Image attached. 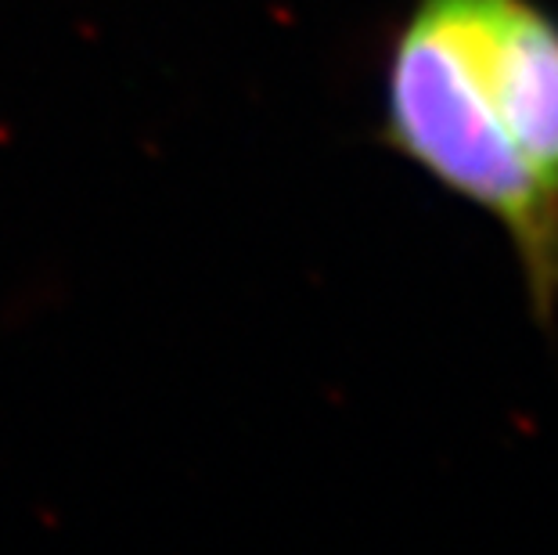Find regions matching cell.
Listing matches in <instances>:
<instances>
[{
    "mask_svg": "<svg viewBox=\"0 0 558 555\" xmlns=\"http://www.w3.org/2000/svg\"><path fill=\"white\" fill-rule=\"evenodd\" d=\"M375 141L497 224L530 317L558 328V15L544 0H408Z\"/></svg>",
    "mask_w": 558,
    "mask_h": 555,
    "instance_id": "obj_1",
    "label": "cell"
}]
</instances>
